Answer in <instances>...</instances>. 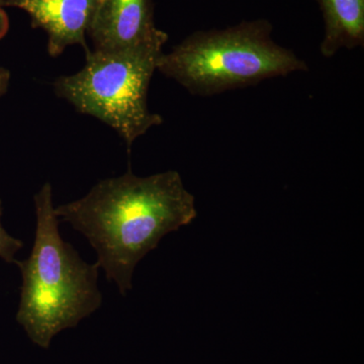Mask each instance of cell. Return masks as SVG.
Here are the masks:
<instances>
[{"label": "cell", "instance_id": "cell-9", "mask_svg": "<svg viewBox=\"0 0 364 364\" xmlns=\"http://www.w3.org/2000/svg\"><path fill=\"white\" fill-rule=\"evenodd\" d=\"M11 71L0 66V100L6 95L11 83Z\"/></svg>", "mask_w": 364, "mask_h": 364}, {"label": "cell", "instance_id": "cell-5", "mask_svg": "<svg viewBox=\"0 0 364 364\" xmlns=\"http://www.w3.org/2000/svg\"><path fill=\"white\" fill-rule=\"evenodd\" d=\"M162 33L155 26L152 0H100L87 31L97 52L123 51Z\"/></svg>", "mask_w": 364, "mask_h": 364}, {"label": "cell", "instance_id": "cell-4", "mask_svg": "<svg viewBox=\"0 0 364 364\" xmlns=\"http://www.w3.org/2000/svg\"><path fill=\"white\" fill-rule=\"evenodd\" d=\"M167 40L163 32L123 51L90 50L82 70L57 78L55 92L81 114L112 127L130 152L139 136L163 123L161 116L148 107V91Z\"/></svg>", "mask_w": 364, "mask_h": 364}, {"label": "cell", "instance_id": "cell-6", "mask_svg": "<svg viewBox=\"0 0 364 364\" xmlns=\"http://www.w3.org/2000/svg\"><path fill=\"white\" fill-rule=\"evenodd\" d=\"M100 0H0V6L16 7L28 14L33 28L48 35V52L58 57L68 46L78 44L90 51L86 35Z\"/></svg>", "mask_w": 364, "mask_h": 364}, {"label": "cell", "instance_id": "cell-8", "mask_svg": "<svg viewBox=\"0 0 364 364\" xmlns=\"http://www.w3.org/2000/svg\"><path fill=\"white\" fill-rule=\"evenodd\" d=\"M4 214L2 202L0 200V258L7 263H16V255L23 248V243L20 239L14 238L7 233L2 225L1 219Z\"/></svg>", "mask_w": 364, "mask_h": 364}, {"label": "cell", "instance_id": "cell-7", "mask_svg": "<svg viewBox=\"0 0 364 364\" xmlns=\"http://www.w3.org/2000/svg\"><path fill=\"white\" fill-rule=\"evenodd\" d=\"M324 20L320 52L332 58L341 50L364 46V0H318Z\"/></svg>", "mask_w": 364, "mask_h": 364}, {"label": "cell", "instance_id": "cell-1", "mask_svg": "<svg viewBox=\"0 0 364 364\" xmlns=\"http://www.w3.org/2000/svg\"><path fill=\"white\" fill-rule=\"evenodd\" d=\"M55 214L87 238L97 254L95 265L126 296L136 264L198 213L195 196L176 170L146 177L128 170L100 181L80 200L55 208Z\"/></svg>", "mask_w": 364, "mask_h": 364}, {"label": "cell", "instance_id": "cell-3", "mask_svg": "<svg viewBox=\"0 0 364 364\" xmlns=\"http://www.w3.org/2000/svg\"><path fill=\"white\" fill-rule=\"evenodd\" d=\"M269 21H245L223 30L198 31L168 53L157 70L189 93L212 97L309 70L305 60L277 44Z\"/></svg>", "mask_w": 364, "mask_h": 364}, {"label": "cell", "instance_id": "cell-2", "mask_svg": "<svg viewBox=\"0 0 364 364\" xmlns=\"http://www.w3.org/2000/svg\"><path fill=\"white\" fill-rule=\"evenodd\" d=\"M37 227L30 256L16 260L23 277L16 321L28 338L48 349L63 330L76 327L102 306L98 268L63 240L53 189L45 183L33 196Z\"/></svg>", "mask_w": 364, "mask_h": 364}, {"label": "cell", "instance_id": "cell-10", "mask_svg": "<svg viewBox=\"0 0 364 364\" xmlns=\"http://www.w3.org/2000/svg\"><path fill=\"white\" fill-rule=\"evenodd\" d=\"M9 16H7V14L6 11H4V7L0 6V40L6 37L7 32H9Z\"/></svg>", "mask_w": 364, "mask_h": 364}]
</instances>
